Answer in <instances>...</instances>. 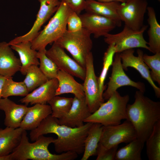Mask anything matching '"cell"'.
<instances>
[{
  "mask_svg": "<svg viewBox=\"0 0 160 160\" xmlns=\"http://www.w3.org/2000/svg\"><path fill=\"white\" fill-rule=\"evenodd\" d=\"M93 123L86 122L79 127L72 128L59 124L58 119L50 115L44 119L35 129L31 131V140L35 141L40 136L49 133L56 135L53 144L55 151L62 153L74 152L78 155L83 153L84 141Z\"/></svg>",
  "mask_w": 160,
  "mask_h": 160,
  "instance_id": "obj_1",
  "label": "cell"
},
{
  "mask_svg": "<svg viewBox=\"0 0 160 160\" xmlns=\"http://www.w3.org/2000/svg\"><path fill=\"white\" fill-rule=\"evenodd\" d=\"M134 97V102L127 105V120L133 126L137 138L145 143L155 124L160 120V102L152 100L139 90Z\"/></svg>",
  "mask_w": 160,
  "mask_h": 160,
  "instance_id": "obj_2",
  "label": "cell"
},
{
  "mask_svg": "<svg viewBox=\"0 0 160 160\" xmlns=\"http://www.w3.org/2000/svg\"><path fill=\"white\" fill-rule=\"evenodd\" d=\"M55 140L52 137L42 135L31 143L26 131L24 130L19 144L9 154L10 160H74L77 158L78 154L71 151L59 154L51 153L48 147Z\"/></svg>",
  "mask_w": 160,
  "mask_h": 160,
  "instance_id": "obj_3",
  "label": "cell"
},
{
  "mask_svg": "<svg viewBox=\"0 0 160 160\" xmlns=\"http://www.w3.org/2000/svg\"><path fill=\"white\" fill-rule=\"evenodd\" d=\"M129 99V95L122 96L117 91H115L84 122L98 123L103 126L121 124L122 120L127 119L126 108Z\"/></svg>",
  "mask_w": 160,
  "mask_h": 160,
  "instance_id": "obj_4",
  "label": "cell"
},
{
  "mask_svg": "<svg viewBox=\"0 0 160 160\" xmlns=\"http://www.w3.org/2000/svg\"><path fill=\"white\" fill-rule=\"evenodd\" d=\"M73 11L65 3L61 1L48 23L31 42L32 48L37 51L46 49L48 44L60 38L67 30L68 17Z\"/></svg>",
  "mask_w": 160,
  "mask_h": 160,
  "instance_id": "obj_5",
  "label": "cell"
},
{
  "mask_svg": "<svg viewBox=\"0 0 160 160\" xmlns=\"http://www.w3.org/2000/svg\"><path fill=\"white\" fill-rule=\"evenodd\" d=\"M91 34L83 28L80 30L70 32L67 30L55 42L72 55L74 60L85 69L86 58L93 47Z\"/></svg>",
  "mask_w": 160,
  "mask_h": 160,
  "instance_id": "obj_6",
  "label": "cell"
},
{
  "mask_svg": "<svg viewBox=\"0 0 160 160\" xmlns=\"http://www.w3.org/2000/svg\"><path fill=\"white\" fill-rule=\"evenodd\" d=\"M148 27V25H144L140 30H135L125 25L120 32L105 35L104 41L108 45L114 44L116 53L136 48H143L149 51L148 42L143 36Z\"/></svg>",
  "mask_w": 160,
  "mask_h": 160,
  "instance_id": "obj_7",
  "label": "cell"
},
{
  "mask_svg": "<svg viewBox=\"0 0 160 160\" xmlns=\"http://www.w3.org/2000/svg\"><path fill=\"white\" fill-rule=\"evenodd\" d=\"M137 138L135 130L127 120L116 125L103 126L99 143L109 148L121 143H129Z\"/></svg>",
  "mask_w": 160,
  "mask_h": 160,
  "instance_id": "obj_8",
  "label": "cell"
},
{
  "mask_svg": "<svg viewBox=\"0 0 160 160\" xmlns=\"http://www.w3.org/2000/svg\"><path fill=\"white\" fill-rule=\"evenodd\" d=\"M93 61L91 52L86 58L85 76L83 84L86 102L91 113L97 110L105 100L100 93L98 77L95 74Z\"/></svg>",
  "mask_w": 160,
  "mask_h": 160,
  "instance_id": "obj_9",
  "label": "cell"
},
{
  "mask_svg": "<svg viewBox=\"0 0 160 160\" xmlns=\"http://www.w3.org/2000/svg\"><path fill=\"white\" fill-rule=\"evenodd\" d=\"M148 7L146 0H127L120 3L118 13L125 25L138 30L144 25V17Z\"/></svg>",
  "mask_w": 160,
  "mask_h": 160,
  "instance_id": "obj_10",
  "label": "cell"
},
{
  "mask_svg": "<svg viewBox=\"0 0 160 160\" xmlns=\"http://www.w3.org/2000/svg\"><path fill=\"white\" fill-rule=\"evenodd\" d=\"M112 65L111 75L107 89L103 94L104 100H108L118 88L124 86L133 87L144 93L145 91L144 84L140 81H133L125 73L122 66L119 53L115 54Z\"/></svg>",
  "mask_w": 160,
  "mask_h": 160,
  "instance_id": "obj_11",
  "label": "cell"
},
{
  "mask_svg": "<svg viewBox=\"0 0 160 160\" xmlns=\"http://www.w3.org/2000/svg\"><path fill=\"white\" fill-rule=\"evenodd\" d=\"M38 0L40 7L31 28L26 34L16 37L8 42L10 46L23 42H31L37 35L42 25L55 13L61 3L59 0Z\"/></svg>",
  "mask_w": 160,
  "mask_h": 160,
  "instance_id": "obj_12",
  "label": "cell"
},
{
  "mask_svg": "<svg viewBox=\"0 0 160 160\" xmlns=\"http://www.w3.org/2000/svg\"><path fill=\"white\" fill-rule=\"evenodd\" d=\"M46 54L56 64L59 70L63 71L73 76L84 81L85 69L65 52L64 49L55 42L46 50Z\"/></svg>",
  "mask_w": 160,
  "mask_h": 160,
  "instance_id": "obj_13",
  "label": "cell"
},
{
  "mask_svg": "<svg viewBox=\"0 0 160 160\" xmlns=\"http://www.w3.org/2000/svg\"><path fill=\"white\" fill-rule=\"evenodd\" d=\"M137 56L134 55V50L133 49L126 50L120 53L122 67L126 71L127 70L129 67L136 69L152 87L156 97L159 98L160 88L156 85L151 78L149 68L143 59V52L139 49L137 50Z\"/></svg>",
  "mask_w": 160,
  "mask_h": 160,
  "instance_id": "obj_14",
  "label": "cell"
},
{
  "mask_svg": "<svg viewBox=\"0 0 160 160\" xmlns=\"http://www.w3.org/2000/svg\"><path fill=\"white\" fill-rule=\"evenodd\" d=\"M79 15L83 27L96 38L104 36L118 27L112 20L95 14L86 12Z\"/></svg>",
  "mask_w": 160,
  "mask_h": 160,
  "instance_id": "obj_15",
  "label": "cell"
},
{
  "mask_svg": "<svg viewBox=\"0 0 160 160\" xmlns=\"http://www.w3.org/2000/svg\"><path fill=\"white\" fill-rule=\"evenodd\" d=\"M91 114L85 97L80 98L74 96L69 111L58 119V123L60 124L72 128L81 127L84 125V120Z\"/></svg>",
  "mask_w": 160,
  "mask_h": 160,
  "instance_id": "obj_16",
  "label": "cell"
},
{
  "mask_svg": "<svg viewBox=\"0 0 160 160\" xmlns=\"http://www.w3.org/2000/svg\"><path fill=\"white\" fill-rule=\"evenodd\" d=\"M58 86L57 79H49L46 82L20 100L26 105L37 103L47 104L55 95Z\"/></svg>",
  "mask_w": 160,
  "mask_h": 160,
  "instance_id": "obj_17",
  "label": "cell"
},
{
  "mask_svg": "<svg viewBox=\"0 0 160 160\" xmlns=\"http://www.w3.org/2000/svg\"><path fill=\"white\" fill-rule=\"evenodd\" d=\"M28 107L25 105L17 104L8 98H1L0 110L5 113L4 124L14 128L20 127Z\"/></svg>",
  "mask_w": 160,
  "mask_h": 160,
  "instance_id": "obj_18",
  "label": "cell"
},
{
  "mask_svg": "<svg viewBox=\"0 0 160 160\" xmlns=\"http://www.w3.org/2000/svg\"><path fill=\"white\" fill-rule=\"evenodd\" d=\"M20 59L13 52L8 43L0 42V75L6 78L12 77L20 71L21 67Z\"/></svg>",
  "mask_w": 160,
  "mask_h": 160,
  "instance_id": "obj_19",
  "label": "cell"
},
{
  "mask_svg": "<svg viewBox=\"0 0 160 160\" xmlns=\"http://www.w3.org/2000/svg\"><path fill=\"white\" fill-rule=\"evenodd\" d=\"M52 113L50 106L47 104L37 103L32 107H28L20 127L26 131L33 130Z\"/></svg>",
  "mask_w": 160,
  "mask_h": 160,
  "instance_id": "obj_20",
  "label": "cell"
},
{
  "mask_svg": "<svg viewBox=\"0 0 160 160\" xmlns=\"http://www.w3.org/2000/svg\"><path fill=\"white\" fill-rule=\"evenodd\" d=\"M86 2L85 10L86 12L110 18L116 22L118 27L121 26L122 21L118 13L121 3L117 1L103 2L95 0H86Z\"/></svg>",
  "mask_w": 160,
  "mask_h": 160,
  "instance_id": "obj_21",
  "label": "cell"
},
{
  "mask_svg": "<svg viewBox=\"0 0 160 160\" xmlns=\"http://www.w3.org/2000/svg\"><path fill=\"white\" fill-rule=\"evenodd\" d=\"M24 130L6 127L0 128V156L9 155L19 144Z\"/></svg>",
  "mask_w": 160,
  "mask_h": 160,
  "instance_id": "obj_22",
  "label": "cell"
},
{
  "mask_svg": "<svg viewBox=\"0 0 160 160\" xmlns=\"http://www.w3.org/2000/svg\"><path fill=\"white\" fill-rule=\"evenodd\" d=\"M56 79L58 86L55 92V96L71 93L78 98L85 97L83 85L77 82L71 74L59 70Z\"/></svg>",
  "mask_w": 160,
  "mask_h": 160,
  "instance_id": "obj_23",
  "label": "cell"
},
{
  "mask_svg": "<svg viewBox=\"0 0 160 160\" xmlns=\"http://www.w3.org/2000/svg\"><path fill=\"white\" fill-rule=\"evenodd\" d=\"M10 46L19 55L21 65L20 71L23 75H25L27 70L31 65H39L37 51L32 48L31 42H23Z\"/></svg>",
  "mask_w": 160,
  "mask_h": 160,
  "instance_id": "obj_24",
  "label": "cell"
},
{
  "mask_svg": "<svg viewBox=\"0 0 160 160\" xmlns=\"http://www.w3.org/2000/svg\"><path fill=\"white\" fill-rule=\"evenodd\" d=\"M147 21L149 28L148 31V46L149 51L153 54L160 52V25L158 23L154 9L151 7L147 8Z\"/></svg>",
  "mask_w": 160,
  "mask_h": 160,
  "instance_id": "obj_25",
  "label": "cell"
},
{
  "mask_svg": "<svg viewBox=\"0 0 160 160\" xmlns=\"http://www.w3.org/2000/svg\"><path fill=\"white\" fill-rule=\"evenodd\" d=\"M103 126L98 123H93L84 141V150L81 160H87L91 156L96 155Z\"/></svg>",
  "mask_w": 160,
  "mask_h": 160,
  "instance_id": "obj_26",
  "label": "cell"
},
{
  "mask_svg": "<svg viewBox=\"0 0 160 160\" xmlns=\"http://www.w3.org/2000/svg\"><path fill=\"white\" fill-rule=\"evenodd\" d=\"M144 143L137 138L117 150L116 160H141V154Z\"/></svg>",
  "mask_w": 160,
  "mask_h": 160,
  "instance_id": "obj_27",
  "label": "cell"
},
{
  "mask_svg": "<svg viewBox=\"0 0 160 160\" xmlns=\"http://www.w3.org/2000/svg\"><path fill=\"white\" fill-rule=\"evenodd\" d=\"M146 154L149 160H160V120L155 124L146 140Z\"/></svg>",
  "mask_w": 160,
  "mask_h": 160,
  "instance_id": "obj_28",
  "label": "cell"
},
{
  "mask_svg": "<svg viewBox=\"0 0 160 160\" xmlns=\"http://www.w3.org/2000/svg\"><path fill=\"white\" fill-rule=\"evenodd\" d=\"M25 75L23 81L29 92L49 80L41 72L38 65H36L30 66L27 70Z\"/></svg>",
  "mask_w": 160,
  "mask_h": 160,
  "instance_id": "obj_29",
  "label": "cell"
},
{
  "mask_svg": "<svg viewBox=\"0 0 160 160\" xmlns=\"http://www.w3.org/2000/svg\"><path fill=\"white\" fill-rule=\"evenodd\" d=\"M73 98L55 96L48 103L51 109V115L59 119L69 111L73 103Z\"/></svg>",
  "mask_w": 160,
  "mask_h": 160,
  "instance_id": "obj_30",
  "label": "cell"
},
{
  "mask_svg": "<svg viewBox=\"0 0 160 160\" xmlns=\"http://www.w3.org/2000/svg\"><path fill=\"white\" fill-rule=\"evenodd\" d=\"M29 93L23 81H14L12 77L7 78L3 85L1 96L3 98L11 96L25 97Z\"/></svg>",
  "mask_w": 160,
  "mask_h": 160,
  "instance_id": "obj_31",
  "label": "cell"
},
{
  "mask_svg": "<svg viewBox=\"0 0 160 160\" xmlns=\"http://www.w3.org/2000/svg\"><path fill=\"white\" fill-rule=\"evenodd\" d=\"M115 53L114 44L113 43L109 45L104 54L103 68L99 76L98 77L100 93L103 97V93L106 88V86L104 85L105 81L108 70L112 65Z\"/></svg>",
  "mask_w": 160,
  "mask_h": 160,
  "instance_id": "obj_32",
  "label": "cell"
},
{
  "mask_svg": "<svg viewBox=\"0 0 160 160\" xmlns=\"http://www.w3.org/2000/svg\"><path fill=\"white\" fill-rule=\"evenodd\" d=\"M46 49L37 51V57L39 60V68L49 79H56L59 69L55 63L46 55Z\"/></svg>",
  "mask_w": 160,
  "mask_h": 160,
  "instance_id": "obj_33",
  "label": "cell"
},
{
  "mask_svg": "<svg viewBox=\"0 0 160 160\" xmlns=\"http://www.w3.org/2000/svg\"><path fill=\"white\" fill-rule=\"evenodd\" d=\"M143 59L144 62L151 69V78L154 82L160 85V52L156 53L153 55L144 54Z\"/></svg>",
  "mask_w": 160,
  "mask_h": 160,
  "instance_id": "obj_34",
  "label": "cell"
},
{
  "mask_svg": "<svg viewBox=\"0 0 160 160\" xmlns=\"http://www.w3.org/2000/svg\"><path fill=\"white\" fill-rule=\"evenodd\" d=\"M118 145L106 148L99 143L97 149L96 160H114Z\"/></svg>",
  "mask_w": 160,
  "mask_h": 160,
  "instance_id": "obj_35",
  "label": "cell"
},
{
  "mask_svg": "<svg viewBox=\"0 0 160 160\" xmlns=\"http://www.w3.org/2000/svg\"><path fill=\"white\" fill-rule=\"evenodd\" d=\"M67 30L70 32H75L83 28L82 24L79 15L73 11L68 17Z\"/></svg>",
  "mask_w": 160,
  "mask_h": 160,
  "instance_id": "obj_36",
  "label": "cell"
},
{
  "mask_svg": "<svg viewBox=\"0 0 160 160\" xmlns=\"http://www.w3.org/2000/svg\"><path fill=\"white\" fill-rule=\"evenodd\" d=\"M65 3L74 12L79 15L85 10L86 0H59Z\"/></svg>",
  "mask_w": 160,
  "mask_h": 160,
  "instance_id": "obj_37",
  "label": "cell"
},
{
  "mask_svg": "<svg viewBox=\"0 0 160 160\" xmlns=\"http://www.w3.org/2000/svg\"><path fill=\"white\" fill-rule=\"evenodd\" d=\"M6 78L0 75V100L2 98L1 91L2 87Z\"/></svg>",
  "mask_w": 160,
  "mask_h": 160,
  "instance_id": "obj_38",
  "label": "cell"
},
{
  "mask_svg": "<svg viewBox=\"0 0 160 160\" xmlns=\"http://www.w3.org/2000/svg\"><path fill=\"white\" fill-rule=\"evenodd\" d=\"M96 1L103 2H107L112 1H117L121 3H123L125 2L127 0H95Z\"/></svg>",
  "mask_w": 160,
  "mask_h": 160,
  "instance_id": "obj_39",
  "label": "cell"
},
{
  "mask_svg": "<svg viewBox=\"0 0 160 160\" xmlns=\"http://www.w3.org/2000/svg\"><path fill=\"white\" fill-rule=\"evenodd\" d=\"M0 160H10V155L3 156H0Z\"/></svg>",
  "mask_w": 160,
  "mask_h": 160,
  "instance_id": "obj_40",
  "label": "cell"
},
{
  "mask_svg": "<svg viewBox=\"0 0 160 160\" xmlns=\"http://www.w3.org/2000/svg\"><path fill=\"white\" fill-rule=\"evenodd\" d=\"M159 1H160V0H158Z\"/></svg>",
  "mask_w": 160,
  "mask_h": 160,
  "instance_id": "obj_41",
  "label": "cell"
}]
</instances>
